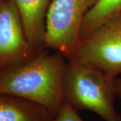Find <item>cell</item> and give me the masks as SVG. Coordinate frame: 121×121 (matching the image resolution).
Wrapping results in <instances>:
<instances>
[{"instance_id": "cell-5", "label": "cell", "mask_w": 121, "mask_h": 121, "mask_svg": "<svg viewBox=\"0 0 121 121\" xmlns=\"http://www.w3.org/2000/svg\"><path fill=\"white\" fill-rule=\"evenodd\" d=\"M40 51L29 42L13 0L0 3V70L24 63Z\"/></svg>"}, {"instance_id": "cell-6", "label": "cell", "mask_w": 121, "mask_h": 121, "mask_svg": "<svg viewBox=\"0 0 121 121\" xmlns=\"http://www.w3.org/2000/svg\"><path fill=\"white\" fill-rule=\"evenodd\" d=\"M30 44L38 51L44 48L47 17L52 0H13Z\"/></svg>"}, {"instance_id": "cell-8", "label": "cell", "mask_w": 121, "mask_h": 121, "mask_svg": "<svg viewBox=\"0 0 121 121\" xmlns=\"http://www.w3.org/2000/svg\"><path fill=\"white\" fill-rule=\"evenodd\" d=\"M120 14L121 0H98L83 17L80 29V39Z\"/></svg>"}, {"instance_id": "cell-2", "label": "cell", "mask_w": 121, "mask_h": 121, "mask_svg": "<svg viewBox=\"0 0 121 121\" xmlns=\"http://www.w3.org/2000/svg\"><path fill=\"white\" fill-rule=\"evenodd\" d=\"M102 71L67 60L63 79V102L79 110H89L105 121H121L116 111L114 79Z\"/></svg>"}, {"instance_id": "cell-1", "label": "cell", "mask_w": 121, "mask_h": 121, "mask_svg": "<svg viewBox=\"0 0 121 121\" xmlns=\"http://www.w3.org/2000/svg\"><path fill=\"white\" fill-rule=\"evenodd\" d=\"M67 62L59 52L42 50L24 63L0 70V94L32 101L55 117L63 104V79Z\"/></svg>"}, {"instance_id": "cell-9", "label": "cell", "mask_w": 121, "mask_h": 121, "mask_svg": "<svg viewBox=\"0 0 121 121\" xmlns=\"http://www.w3.org/2000/svg\"><path fill=\"white\" fill-rule=\"evenodd\" d=\"M52 121H83L79 116L78 111L66 102H63L59 111Z\"/></svg>"}, {"instance_id": "cell-11", "label": "cell", "mask_w": 121, "mask_h": 121, "mask_svg": "<svg viewBox=\"0 0 121 121\" xmlns=\"http://www.w3.org/2000/svg\"><path fill=\"white\" fill-rule=\"evenodd\" d=\"M1 1H2V0H0V3H1Z\"/></svg>"}, {"instance_id": "cell-3", "label": "cell", "mask_w": 121, "mask_h": 121, "mask_svg": "<svg viewBox=\"0 0 121 121\" xmlns=\"http://www.w3.org/2000/svg\"><path fill=\"white\" fill-rule=\"evenodd\" d=\"M98 0H52L47 17L44 48L60 53L67 60L80 41L83 17Z\"/></svg>"}, {"instance_id": "cell-7", "label": "cell", "mask_w": 121, "mask_h": 121, "mask_svg": "<svg viewBox=\"0 0 121 121\" xmlns=\"http://www.w3.org/2000/svg\"><path fill=\"white\" fill-rule=\"evenodd\" d=\"M44 106L21 97L0 94V121H52Z\"/></svg>"}, {"instance_id": "cell-4", "label": "cell", "mask_w": 121, "mask_h": 121, "mask_svg": "<svg viewBox=\"0 0 121 121\" xmlns=\"http://www.w3.org/2000/svg\"><path fill=\"white\" fill-rule=\"evenodd\" d=\"M69 60L102 71L117 78L121 74V14L80 39Z\"/></svg>"}, {"instance_id": "cell-10", "label": "cell", "mask_w": 121, "mask_h": 121, "mask_svg": "<svg viewBox=\"0 0 121 121\" xmlns=\"http://www.w3.org/2000/svg\"><path fill=\"white\" fill-rule=\"evenodd\" d=\"M114 84L116 95L119 97V98L121 99V78L117 77L114 78Z\"/></svg>"}]
</instances>
